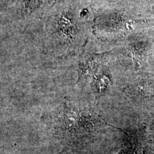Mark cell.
<instances>
[{
	"label": "cell",
	"mask_w": 154,
	"mask_h": 154,
	"mask_svg": "<svg viewBox=\"0 0 154 154\" xmlns=\"http://www.w3.org/2000/svg\"><path fill=\"white\" fill-rule=\"evenodd\" d=\"M95 11L86 0H58L38 21L25 30L45 54L78 57L94 37Z\"/></svg>",
	"instance_id": "cell-1"
},
{
	"label": "cell",
	"mask_w": 154,
	"mask_h": 154,
	"mask_svg": "<svg viewBox=\"0 0 154 154\" xmlns=\"http://www.w3.org/2000/svg\"><path fill=\"white\" fill-rule=\"evenodd\" d=\"M58 0H11L1 7L0 28L24 30L38 21Z\"/></svg>",
	"instance_id": "cell-3"
},
{
	"label": "cell",
	"mask_w": 154,
	"mask_h": 154,
	"mask_svg": "<svg viewBox=\"0 0 154 154\" xmlns=\"http://www.w3.org/2000/svg\"><path fill=\"white\" fill-rule=\"evenodd\" d=\"M50 121L56 134L70 138L90 137L98 129L109 125L93 106L67 99L51 116Z\"/></svg>",
	"instance_id": "cell-2"
}]
</instances>
